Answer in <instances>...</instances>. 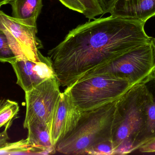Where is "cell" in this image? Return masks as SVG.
Here are the masks:
<instances>
[{"mask_svg":"<svg viewBox=\"0 0 155 155\" xmlns=\"http://www.w3.org/2000/svg\"><path fill=\"white\" fill-rule=\"evenodd\" d=\"M145 23L110 15L70 31L47 53L61 86L70 87L125 53L151 43L152 37L145 31Z\"/></svg>","mask_w":155,"mask_h":155,"instance_id":"cell-1","label":"cell"},{"mask_svg":"<svg viewBox=\"0 0 155 155\" xmlns=\"http://www.w3.org/2000/svg\"><path fill=\"white\" fill-rule=\"evenodd\" d=\"M117 100L94 110L82 112L77 126L55 146L56 152L66 155H85L96 144L113 140Z\"/></svg>","mask_w":155,"mask_h":155,"instance_id":"cell-2","label":"cell"},{"mask_svg":"<svg viewBox=\"0 0 155 155\" xmlns=\"http://www.w3.org/2000/svg\"><path fill=\"white\" fill-rule=\"evenodd\" d=\"M147 93L143 82L133 86L117 102L114 155L132 153L145 117Z\"/></svg>","mask_w":155,"mask_h":155,"instance_id":"cell-3","label":"cell"},{"mask_svg":"<svg viewBox=\"0 0 155 155\" xmlns=\"http://www.w3.org/2000/svg\"><path fill=\"white\" fill-rule=\"evenodd\" d=\"M125 79L109 73L82 79L65 90L82 112L94 110L118 100L131 87Z\"/></svg>","mask_w":155,"mask_h":155,"instance_id":"cell-4","label":"cell"},{"mask_svg":"<svg viewBox=\"0 0 155 155\" xmlns=\"http://www.w3.org/2000/svg\"><path fill=\"white\" fill-rule=\"evenodd\" d=\"M154 71L155 52L149 43L125 53L88 77L99 74H111L127 80L133 86L142 83Z\"/></svg>","mask_w":155,"mask_h":155,"instance_id":"cell-5","label":"cell"},{"mask_svg":"<svg viewBox=\"0 0 155 155\" xmlns=\"http://www.w3.org/2000/svg\"><path fill=\"white\" fill-rule=\"evenodd\" d=\"M37 21L17 19L0 11V29L17 60L40 62L38 52L42 47L37 37Z\"/></svg>","mask_w":155,"mask_h":155,"instance_id":"cell-6","label":"cell"},{"mask_svg":"<svg viewBox=\"0 0 155 155\" xmlns=\"http://www.w3.org/2000/svg\"><path fill=\"white\" fill-rule=\"evenodd\" d=\"M56 77L48 79L25 93L26 113L24 128L39 123L51 130L61 92Z\"/></svg>","mask_w":155,"mask_h":155,"instance_id":"cell-7","label":"cell"},{"mask_svg":"<svg viewBox=\"0 0 155 155\" xmlns=\"http://www.w3.org/2000/svg\"><path fill=\"white\" fill-rule=\"evenodd\" d=\"M40 62L17 60L11 63L16 75V84L25 92L30 91L44 81L56 77L50 58L39 51Z\"/></svg>","mask_w":155,"mask_h":155,"instance_id":"cell-8","label":"cell"},{"mask_svg":"<svg viewBox=\"0 0 155 155\" xmlns=\"http://www.w3.org/2000/svg\"><path fill=\"white\" fill-rule=\"evenodd\" d=\"M82 114L69 92L65 90L61 93L51 127V139L54 147L75 128Z\"/></svg>","mask_w":155,"mask_h":155,"instance_id":"cell-9","label":"cell"},{"mask_svg":"<svg viewBox=\"0 0 155 155\" xmlns=\"http://www.w3.org/2000/svg\"><path fill=\"white\" fill-rule=\"evenodd\" d=\"M143 82L147 93L145 117L143 125L133 144L132 153L155 137V71Z\"/></svg>","mask_w":155,"mask_h":155,"instance_id":"cell-10","label":"cell"},{"mask_svg":"<svg viewBox=\"0 0 155 155\" xmlns=\"http://www.w3.org/2000/svg\"><path fill=\"white\" fill-rule=\"evenodd\" d=\"M111 15L146 22L155 15V0H117Z\"/></svg>","mask_w":155,"mask_h":155,"instance_id":"cell-11","label":"cell"},{"mask_svg":"<svg viewBox=\"0 0 155 155\" xmlns=\"http://www.w3.org/2000/svg\"><path fill=\"white\" fill-rule=\"evenodd\" d=\"M27 139L35 149V155H51L56 153L51 139V129L46 126L35 123L30 126Z\"/></svg>","mask_w":155,"mask_h":155,"instance_id":"cell-12","label":"cell"},{"mask_svg":"<svg viewBox=\"0 0 155 155\" xmlns=\"http://www.w3.org/2000/svg\"><path fill=\"white\" fill-rule=\"evenodd\" d=\"M12 15L17 19L37 21L43 7L42 0H12Z\"/></svg>","mask_w":155,"mask_h":155,"instance_id":"cell-13","label":"cell"},{"mask_svg":"<svg viewBox=\"0 0 155 155\" xmlns=\"http://www.w3.org/2000/svg\"><path fill=\"white\" fill-rule=\"evenodd\" d=\"M35 149L27 138L14 143L7 142L0 147V155H35Z\"/></svg>","mask_w":155,"mask_h":155,"instance_id":"cell-14","label":"cell"},{"mask_svg":"<svg viewBox=\"0 0 155 155\" xmlns=\"http://www.w3.org/2000/svg\"><path fill=\"white\" fill-rule=\"evenodd\" d=\"M17 61V58L10 48L6 35L0 29V62L9 63Z\"/></svg>","mask_w":155,"mask_h":155,"instance_id":"cell-15","label":"cell"},{"mask_svg":"<svg viewBox=\"0 0 155 155\" xmlns=\"http://www.w3.org/2000/svg\"><path fill=\"white\" fill-rule=\"evenodd\" d=\"M84 6V15L86 18L92 20L99 15H103V11L98 0H79Z\"/></svg>","mask_w":155,"mask_h":155,"instance_id":"cell-16","label":"cell"},{"mask_svg":"<svg viewBox=\"0 0 155 155\" xmlns=\"http://www.w3.org/2000/svg\"><path fill=\"white\" fill-rule=\"evenodd\" d=\"M114 150L113 140H107L93 146L86 152L85 155H112Z\"/></svg>","mask_w":155,"mask_h":155,"instance_id":"cell-17","label":"cell"},{"mask_svg":"<svg viewBox=\"0 0 155 155\" xmlns=\"http://www.w3.org/2000/svg\"><path fill=\"white\" fill-rule=\"evenodd\" d=\"M19 111V106L16 102L12 103L0 113V128L12 122L14 117L17 115Z\"/></svg>","mask_w":155,"mask_h":155,"instance_id":"cell-18","label":"cell"},{"mask_svg":"<svg viewBox=\"0 0 155 155\" xmlns=\"http://www.w3.org/2000/svg\"><path fill=\"white\" fill-rule=\"evenodd\" d=\"M63 5L73 11L84 15V6L79 0H59Z\"/></svg>","mask_w":155,"mask_h":155,"instance_id":"cell-19","label":"cell"},{"mask_svg":"<svg viewBox=\"0 0 155 155\" xmlns=\"http://www.w3.org/2000/svg\"><path fill=\"white\" fill-rule=\"evenodd\" d=\"M137 150L141 153H155V137L143 144Z\"/></svg>","mask_w":155,"mask_h":155,"instance_id":"cell-20","label":"cell"},{"mask_svg":"<svg viewBox=\"0 0 155 155\" xmlns=\"http://www.w3.org/2000/svg\"><path fill=\"white\" fill-rule=\"evenodd\" d=\"M98 2L103 11V15L109 13L117 0H98Z\"/></svg>","mask_w":155,"mask_h":155,"instance_id":"cell-21","label":"cell"},{"mask_svg":"<svg viewBox=\"0 0 155 155\" xmlns=\"http://www.w3.org/2000/svg\"><path fill=\"white\" fill-rule=\"evenodd\" d=\"M12 122L9 123L5 125V128L2 133H0V147L4 145L7 143V141L9 139V136L7 133V130L11 125Z\"/></svg>","mask_w":155,"mask_h":155,"instance_id":"cell-22","label":"cell"},{"mask_svg":"<svg viewBox=\"0 0 155 155\" xmlns=\"http://www.w3.org/2000/svg\"><path fill=\"white\" fill-rule=\"evenodd\" d=\"M13 101L10 100H0V113L5 109L10 106Z\"/></svg>","mask_w":155,"mask_h":155,"instance_id":"cell-23","label":"cell"},{"mask_svg":"<svg viewBox=\"0 0 155 155\" xmlns=\"http://www.w3.org/2000/svg\"><path fill=\"white\" fill-rule=\"evenodd\" d=\"M12 0H0V8L2 5L9 4Z\"/></svg>","mask_w":155,"mask_h":155,"instance_id":"cell-24","label":"cell"},{"mask_svg":"<svg viewBox=\"0 0 155 155\" xmlns=\"http://www.w3.org/2000/svg\"><path fill=\"white\" fill-rule=\"evenodd\" d=\"M151 44L153 45V47L155 53V38H152V40H151Z\"/></svg>","mask_w":155,"mask_h":155,"instance_id":"cell-25","label":"cell"}]
</instances>
